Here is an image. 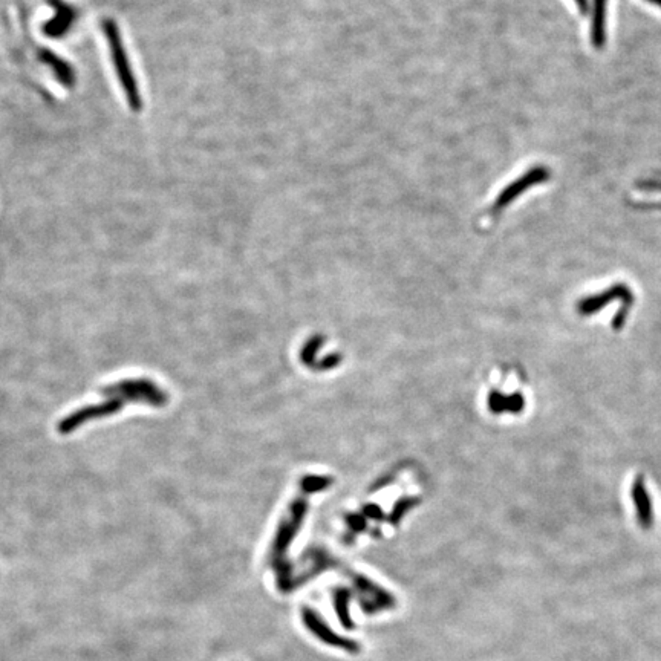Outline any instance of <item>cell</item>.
I'll return each instance as SVG.
<instances>
[{"label":"cell","mask_w":661,"mask_h":661,"mask_svg":"<svg viewBox=\"0 0 661 661\" xmlns=\"http://www.w3.org/2000/svg\"><path fill=\"white\" fill-rule=\"evenodd\" d=\"M50 2L55 8V11H57V14H55V17L43 26V31L46 36L57 39V37L65 36V34L69 31V28H71L72 22L75 20V11L65 2H61V0H50Z\"/></svg>","instance_id":"9"},{"label":"cell","mask_w":661,"mask_h":661,"mask_svg":"<svg viewBox=\"0 0 661 661\" xmlns=\"http://www.w3.org/2000/svg\"><path fill=\"white\" fill-rule=\"evenodd\" d=\"M631 498L635 507L637 520L643 530H651L653 525V505L652 498L646 489L644 479L642 475H637L631 485Z\"/></svg>","instance_id":"7"},{"label":"cell","mask_w":661,"mask_h":661,"mask_svg":"<svg viewBox=\"0 0 661 661\" xmlns=\"http://www.w3.org/2000/svg\"><path fill=\"white\" fill-rule=\"evenodd\" d=\"M357 587L361 591V598H363V600H361V604H363V609L366 611V614H374V612L377 611L389 609L395 607L394 597L389 593H386L385 589L374 585L371 580H366L363 579V577H358Z\"/></svg>","instance_id":"8"},{"label":"cell","mask_w":661,"mask_h":661,"mask_svg":"<svg viewBox=\"0 0 661 661\" xmlns=\"http://www.w3.org/2000/svg\"><path fill=\"white\" fill-rule=\"evenodd\" d=\"M103 32H104V36H106V40L109 43V50H110V55H112L118 80H120L124 92H126L129 106L134 110H140L141 109L140 90H138L135 77H134V74H132L129 59H128L126 51H124V45H123V40H121V36H120V31H118V26L114 22V20H109V19L104 20V22H103Z\"/></svg>","instance_id":"2"},{"label":"cell","mask_w":661,"mask_h":661,"mask_svg":"<svg viewBox=\"0 0 661 661\" xmlns=\"http://www.w3.org/2000/svg\"><path fill=\"white\" fill-rule=\"evenodd\" d=\"M616 301H620L622 306L620 309L616 312L614 318H612L611 328L614 331H622V328L626 325V320H628L629 311L632 309V305L635 302L634 293H632V289L626 283H614L612 287L602 291V293H596L593 296L582 298V301L577 303V311H579V314L582 316H593L596 312L607 308L611 302Z\"/></svg>","instance_id":"1"},{"label":"cell","mask_w":661,"mask_h":661,"mask_svg":"<svg viewBox=\"0 0 661 661\" xmlns=\"http://www.w3.org/2000/svg\"><path fill=\"white\" fill-rule=\"evenodd\" d=\"M101 395H123L129 403H144L152 407H164L169 403V394L149 378H128L104 386Z\"/></svg>","instance_id":"3"},{"label":"cell","mask_w":661,"mask_h":661,"mask_svg":"<svg viewBox=\"0 0 661 661\" xmlns=\"http://www.w3.org/2000/svg\"><path fill=\"white\" fill-rule=\"evenodd\" d=\"M574 3H576L577 8H579L582 16H588V14L591 12L589 0H574Z\"/></svg>","instance_id":"13"},{"label":"cell","mask_w":661,"mask_h":661,"mask_svg":"<svg viewBox=\"0 0 661 661\" xmlns=\"http://www.w3.org/2000/svg\"><path fill=\"white\" fill-rule=\"evenodd\" d=\"M302 620L306 628L309 629L311 634H314L316 638H318L320 642H323L325 644L332 646V648H337L340 651L349 652V653L360 652V644L357 642H354V640L351 638H345L342 635H338L337 632L332 631L312 609L309 608L302 609Z\"/></svg>","instance_id":"6"},{"label":"cell","mask_w":661,"mask_h":661,"mask_svg":"<svg viewBox=\"0 0 661 661\" xmlns=\"http://www.w3.org/2000/svg\"><path fill=\"white\" fill-rule=\"evenodd\" d=\"M349 600H351V594L349 591L346 589H338L336 591V594H334V607H336L337 617L345 629L354 628V622L349 614Z\"/></svg>","instance_id":"12"},{"label":"cell","mask_w":661,"mask_h":661,"mask_svg":"<svg viewBox=\"0 0 661 661\" xmlns=\"http://www.w3.org/2000/svg\"><path fill=\"white\" fill-rule=\"evenodd\" d=\"M607 5L608 0H594L593 22H591V43L602 50L607 43Z\"/></svg>","instance_id":"10"},{"label":"cell","mask_w":661,"mask_h":661,"mask_svg":"<svg viewBox=\"0 0 661 661\" xmlns=\"http://www.w3.org/2000/svg\"><path fill=\"white\" fill-rule=\"evenodd\" d=\"M549 179V170L544 165H536L531 167L530 170L525 172L524 175L518 178L516 181H513L511 184H509L505 189L498 194V198L495 203L491 205V214H498L499 212H502L504 208L513 203L520 193H524L525 190L531 189L534 185H539L545 181Z\"/></svg>","instance_id":"5"},{"label":"cell","mask_w":661,"mask_h":661,"mask_svg":"<svg viewBox=\"0 0 661 661\" xmlns=\"http://www.w3.org/2000/svg\"><path fill=\"white\" fill-rule=\"evenodd\" d=\"M106 401L100 403V405H89L85 407L77 409L75 412L69 414L63 420H60L57 424V430L60 435H69L75 432L77 429L81 427L83 424L90 423L94 420H103L108 416H112L118 412H121L129 403L123 395H108Z\"/></svg>","instance_id":"4"},{"label":"cell","mask_w":661,"mask_h":661,"mask_svg":"<svg viewBox=\"0 0 661 661\" xmlns=\"http://www.w3.org/2000/svg\"><path fill=\"white\" fill-rule=\"evenodd\" d=\"M40 59L43 60V63H46L52 69L55 79H57L60 83H63L66 88H72V85L75 83V75H74L72 68L69 66L65 60H61L60 57H57V55L48 50L40 51Z\"/></svg>","instance_id":"11"},{"label":"cell","mask_w":661,"mask_h":661,"mask_svg":"<svg viewBox=\"0 0 661 661\" xmlns=\"http://www.w3.org/2000/svg\"><path fill=\"white\" fill-rule=\"evenodd\" d=\"M646 2H649V3H652V5H657V6H660V8H661V0H646Z\"/></svg>","instance_id":"14"}]
</instances>
